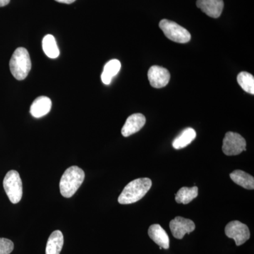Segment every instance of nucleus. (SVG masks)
Returning <instances> with one entry per match:
<instances>
[{"mask_svg": "<svg viewBox=\"0 0 254 254\" xmlns=\"http://www.w3.org/2000/svg\"><path fill=\"white\" fill-rule=\"evenodd\" d=\"M152 187L149 178H139L133 180L125 187L118 198L120 204L136 203L144 197Z\"/></svg>", "mask_w": 254, "mask_h": 254, "instance_id": "nucleus-1", "label": "nucleus"}, {"mask_svg": "<svg viewBox=\"0 0 254 254\" xmlns=\"http://www.w3.org/2000/svg\"><path fill=\"white\" fill-rule=\"evenodd\" d=\"M84 179L85 173L82 169L77 166L70 167L60 180V193L65 198H71L81 186Z\"/></svg>", "mask_w": 254, "mask_h": 254, "instance_id": "nucleus-2", "label": "nucleus"}, {"mask_svg": "<svg viewBox=\"0 0 254 254\" xmlns=\"http://www.w3.org/2000/svg\"><path fill=\"white\" fill-rule=\"evenodd\" d=\"M9 67L11 74L18 81L27 77L31 69V61L26 48H18L15 50L10 60Z\"/></svg>", "mask_w": 254, "mask_h": 254, "instance_id": "nucleus-3", "label": "nucleus"}, {"mask_svg": "<svg viewBox=\"0 0 254 254\" xmlns=\"http://www.w3.org/2000/svg\"><path fill=\"white\" fill-rule=\"evenodd\" d=\"M5 192L11 203L20 202L23 195V185L21 177L16 170H10L5 175L3 181Z\"/></svg>", "mask_w": 254, "mask_h": 254, "instance_id": "nucleus-4", "label": "nucleus"}, {"mask_svg": "<svg viewBox=\"0 0 254 254\" xmlns=\"http://www.w3.org/2000/svg\"><path fill=\"white\" fill-rule=\"evenodd\" d=\"M159 26L165 36L170 41L178 43H187L191 38L190 32L186 28L170 20H161Z\"/></svg>", "mask_w": 254, "mask_h": 254, "instance_id": "nucleus-5", "label": "nucleus"}, {"mask_svg": "<svg viewBox=\"0 0 254 254\" xmlns=\"http://www.w3.org/2000/svg\"><path fill=\"white\" fill-rule=\"evenodd\" d=\"M247 142L239 133L229 131L222 141V151L228 156L240 155L247 150Z\"/></svg>", "mask_w": 254, "mask_h": 254, "instance_id": "nucleus-6", "label": "nucleus"}, {"mask_svg": "<svg viewBox=\"0 0 254 254\" xmlns=\"http://www.w3.org/2000/svg\"><path fill=\"white\" fill-rule=\"evenodd\" d=\"M225 232L227 237L235 240L237 247L244 245L250 238V229L238 220L229 222L225 227Z\"/></svg>", "mask_w": 254, "mask_h": 254, "instance_id": "nucleus-7", "label": "nucleus"}, {"mask_svg": "<svg viewBox=\"0 0 254 254\" xmlns=\"http://www.w3.org/2000/svg\"><path fill=\"white\" fill-rule=\"evenodd\" d=\"M170 228L175 238L182 240L186 234L190 235L194 231L195 225L194 222L190 219L177 216L170 221Z\"/></svg>", "mask_w": 254, "mask_h": 254, "instance_id": "nucleus-8", "label": "nucleus"}, {"mask_svg": "<svg viewBox=\"0 0 254 254\" xmlns=\"http://www.w3.org/2000/svg\"><path fill=\"white\" fill-rule=\"evenodd\" d=\"M148 77L151 86L155 88H161L168 84L170 80V73L167 68L153 66L148 70Z\"/></svg>", "mask_w": 254, "mask_h": 254, "instance_id": "nucleus-9", "label": "nucleus"}, {"mask_svg": "<svg viewBox=\"0 0 254 254\" xmlns=\"http://www.w3.org/2000/svg\"><path fill=\"white\" fill-rule=\"evenodd\" d=\"M145 121L144 115L141 113L133 114L127 118L126 123L122 128V134L125 137L134 134L143 128Z\"/></svg>", "mask_w": 254, "mask_h": 254, "instance_id": "nucleus-10", "label": "nucleus"}, {"mask_svg": "<svg viewBox=\"0 0 254 254\" xmlns=\"http://www.w3.org/2000/svg\"><path fill=\"white\" fill-rule=\"evenodd\" d=\"M197 7L213 18H219L224 8L223 0H197Z\"/></svg>", "mask_w": 254, "mask_h": 254, "instance_id": "nucleus-11", "label": "nucleus"}, {"mask_svg": "<svg viewBox=\"0 0 254 254\" xmlns=\"http://www.w3.org/2000/svg\"><path fill=\"white\" fill-rule=\"evenodd\" d=\"M148 236L156 245L160 246V250L170 248V238L163 227L158 224H154L148 229Z\"/></svg>", "mask_w": 254, "mask_h": 254, "instance_id": "nucleus-12", "label": "nucleus"}, {"mask_svg": "<svg viewBox=\"0 0 254 254\" xmlns=\"http://www.w3.org/2000/svg\"><path fill=\"white\" fill-rule=\"evenodd\" d=\"M51 108V100L48 97L40 96L32 103L30 113L33 118H41L48 115Z\"/></svg>", "mask_w": 254, "mask_h": 254, "instance_id": "nucleus-13", "label": "nucleus"}, {"mask_svg": "<svg viewBox=\"0 0 254 254\" xmlns=\"http://www.w3.org/2000/svg\"><path fill=\"white\" fill-rule=\"evenodd\" d=\"M64 245L63 232L55 230L50 235L47 242L46 254H60Z\"/></svg>", "mask_w": 254, "mask_h": 254, "instance_id": "nucleus-14", "label": "nucleus"}, {"mask_svg": "<svg viewBox=\"0 0 254 254\" xmlns=\"http://www.w3.org/2000/svg\"><path fill=\"white\" fill-rule=\"evenodd\" d=\"M232 181L246 190H253L254 189V178L250 174L242 170H237L230 175Z\"/></svg>", "mask_w": 254, "mask_h": 254, "instance_id": "nucleus-15", "label": "nucleus"}, {"mask_svg": "<svg viewBox=\"0 0 254 254\" xmlns=\"http://www.w3.org/2000/svg\"><path fill=\"white\" fill-rule=\"evenodd\" d=\"M121 69V63L118 60H112L105 65L101 79L105 85H109L113 78Z\"/></svg>", "mask_w": 254, "mask_h": 254, "instance_id": "nucleus-16", "label": "nucleus"}, {"mask_svg": "<svg viewBox=\"0 0 254 254\" xmlns=\"http://www.w3.org/2000/svg\"><path fill=\"white\" fill-rule=\"evenodd\" d=\"M196 137V132L192 128H185L182 133L174 140L173 146L175 149H182L190 144Z\"/></svg>", "mask_w": 254, "mask_h": 254, "instance_id": "nucleus-17", "label": "nucleus"}, {"mask_svg": "<svg viewBox=\"0 0 254 254\" xmlns=\"http://www.w3.org/2000/svg\"><path fill=\"white\" fill-rule=\"evenodd\" d=\"M198 195V189L197 187L191 188L189 187H182L177 191L175 195V200L177 203L188 204L192 200L195 199Z\"/></svg>", "mask_w": 254, "mask_h": 254, "instance_id": "nucleus-18", "label": "nucleus"}, {"mask_svg": "<svg viewBox=\"0 0 254 254\" xmlns=\"http://www.w3.org/2000/svg\"><path fill=\"white\" fill-rule=\"evenodd\" d=\"M43 49L45 54L51 59H55L59 57V48L53 35H47L44 37L43 40Z\"/></svg>", "mask_w": 254, "mask_h": 254, "instance_id": "nucleus-19", "label": "nucleus"}, {"mask_svg": "<svg viewBox=\"0 0 254 254\" xmlns=\"http://www.w3.org/2000/svg\"><path fill=\"white\" fill-rule=\"evenodd\" d=\"M237 82L242 89L250 94H254V77L253 75L246 71L239 73Z\"/></svg>", "mask_w": 254, "mask_h": 254, "instance_id": "nucleus-20", "label": "nucleus"}, {"mask_svg": "<svg viewBox=\"0 0 254 254\" xmlns=\"http://www.w3.org/2000/svg\"><path fill=\"white\" fill-rule=\"evenodd\" d=\"M14 248V245L12 241L6 238H0V254H10Z\"/></svg>", "mask_w": 254, "mask_h": 254, "instance_id": "nucleus-21", "label": "nucleus"}, {"mask_svg": "<svg viewBox=\"0 0 254 254\" xmlns=\"http://www.w3.org/2000/svg\"><path fill=\"white\" fill-rule=\"evenodd\" d=\"M56 1H58L60 3H64V4H72L73 2H74L76 0H55Z\"/></svg>", "mask_w": 254, "mask_h": 254, "instance_id": "nucleus-22", "label": "nucleus"}, {"mask_svg": "<svg viewBox=\"0 0 254 254\" xmlns=\"http://www.w3.org/2000/svg\"><path fill=\"white\" fill-rule=\"evenodd\" d=\"M10 2V0H0V7L6 6Z\"/></svg>", "mask_w": 254, "mask_h": 254, "instance_id": "nucleus-23", "label": "nucleus"}]
</instances>
